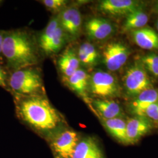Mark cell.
Wrapping results in <instances>:
<instances>
[{
	"label": "cell",
	"instance_id": "6da1fadb",
	"mask_svg": "<svg viewBox=\"0 0 158 158\" xmlns=\"http://www.w3.org/2000/svg\"><path fill=\"white\" fill-rule=\"evenodd\" d=\"M17 116L32 128L51 138L61 130L62 114L42 95L15 97Z\"/></svg>",
	"mask_w": 158,
	"mask_h": 158
},
{
	"label": "cell",
	"instance_id": "7a4b0ae2",
	"mask_svg": "<svg viewBox=\"0 0 158 158\" xmlns=\"http://www.w3.org/2000/svg\"><path fill=\"white\" fill-rule=\"evenodd\" d=\"M2 54L10 72L33 67L38 60L33 40L22 30L4 31Z\"/></svg>",
	"mask_w": 158,
	"mask_h": 158
},
{
	"label": "cell",
	"instance_id": "3957f363",
	"mask_svg": "<svg viewBox=\"0 0 158 158\" xmlns=\"http://www.w3.org/2000/svg\"><path fill=\"white\" fill-rule=\"evenodd\" d=\"M8 88L14 97L41 95L44 84L40 71L33 67H29L11 72Z\"/></svg>",
	"mask_w": 158,
	"mask_h": 158
},
{
	"label": "cell",
	"instance_id": "277c9868",
	"mask_svg": "<svg viewBox=\"0 0 158 158\" xmlns=\"http://www.w3.org/2000/svg\"><path fill=\"white\" fill-rule=\"evenodd\" d=\"M89 89L91 93L101 99L118 96L119 85L113 74L103 70H96L90 76Z\"/></svg>",
	"mask_w": 158,
	"mask_h": 158
},
{
	"label": "cell",
	"instance_id": "5b68a950",
	"mask_svg": "<svg viewBox=\"0 0 158 158\" xmlns=\"http://www.w3.org/2000/svg\"><path fill=\"white\" fill-rule=\"evenodd\" d=\"M124 83L130 96H138L142 91L152 88L146 70L139 63H135L127 69L124 77Z\"/></svg>",
	"mask_w": 158,
	"mask_h": 158
},
{
	"label": "cell",
	"instance_id": "8992f818",
	"mask_svg": "<svg viewBox=\"0 0 158 158\" xmlns=\"http://www.w3.org/2000/svg\"><path fill=\"white\" fill-rule=\"evenodd\" d=\"M51 145L56 158H71L79 137L70 129H61L51 136Z\"/></svg>",
	"mask_w": 158,
	"mask_h": 158
},
{
	"label": "cell",
	"instance_id": "52a82bcc",
	"mask_svg": "<svg viewBox=\"0 0 158 158\" xmlns=\"http://www.w3.org/2000/svg\"><path fill=\"white\" fill-rule=\"evenodd\" d=\"M130 55L129 49L120 42H111L102 52L103 62L110 71L115 72L122 68Z\"/></svg>",
	"mask_w": 158,
	"mask_h": 158
},
{
	"label": "cell",
	"instance_id": "ba28073f",
	"mask_svg": "<svg viewBox=\"0 0 158 158\" xmlns=\"http://www.w3.org/2000/svg\"><path fill=\"white\" fill-rule=\"evenodd\" d=\"M61 27L66 35L72 40L79 38L81 31V15L75 7L63 9L59 16Z\"/></svg>",
	"mask_w": 158,
	"mask_h": 158
},
{
	"label": "cell",
	"instance_id": "9c48e42d",
	"mask_svg": "<svg viewBox=\"0 0 158 158\" xmlns=\"http://www.w3.org/2000/svg\"><path fill=\"white\" fill-rule=\"evenodd\" d=\"M139 8V2L133 0H102L98 4L100 11L113 16H127Z\"/></svg>",
	"mask_w": 158,
	"mask_h": 158
},
{
	"label": "cell",
	"instance_id": "30bf717a",
	"mask_svg": "<svg viewBox=\"0 0 158 158\" xmlns=\"http://www.w3.org/2000/svg\"><path fill=\"white\" fill-rule=\"evenodd\" d=\"M127 145H134L152 130V123L146 117L135 116L126 121Z\"/></svg>",
	"mask_w": 158,
	"mask_h": 158
},
{
	"label": "cell",
	"instance_id": "8fae6325",
	"mask_svg": "<svg viewBox=\"0 0 158 158\" xmlns=\"http://www.w3.org/2000/svg\"><path fill=\"white\" fill-rule=\"evenodd\" d=\"M85 30L91 39L102 40L110 37L114 31L113 24L102 18H92L85 23Z\"/></svg>",
	"mask_w": 158,
	"mask_h": 158
},
{
	"label": "cell",
	"instance_id": "7c38bea8",
	"mask_svg": "<svg viewBox=\"0 0 158 158\" xmlns=\"http://www.w3.org/2000/svg\"><path fill=\"white\" fill-rule=\"evenodd\" d=\"M71 158H106L94 138L87 136L80 139Z\"/></svg>",
	"mask_w": 158,
	"mask_h": 158
},
{
	"label": "cell",
	"instance_id": "4fadbf2b",
	"mask_svg": "<svg viewBox=\"0 0 158 158\" xmlns=\"http://www.w3.org/2000/svg\"><path fill=\"white\" fill-rule=\"evenodd\" d=\"M91 104L93 109L103 120L121 118L123 115L122 108L114 100L97 98Z\"/></svg>",
	"mask_w": 158,
	"mask_h": 158
},
{
	"label": "cell",
	"instance_id": "5bb4252c",
	"mask_svg": "<svg viewBox=\"0 0 158 158\" xmlns=\"http://www.w3.org/2000/svg\"><path fill=\"white\" fill-rule=\"evenodd\" d=\"M158 102V90L153 88L148 89L136 96L130 103V111L136 116L142 117L144 111L148 107Z\"/></svg>",
	"mask_w": 158,
	"mask_h": 158
},
{
	"label": "cell",
	"instance_id": "9a60e30c",
	"mask_svg": "<svg viewBox=\"0 0 158 158\" xmlns=\"http://www.w3.org/2000/svg\"><path fill=\"white\" fill-rule=\"evenodd\" d=\"M80 62L73 48L69 47L59 56L57 60L58 68L63 77H70L79 69Z\"/></svg>",
	"mask_w": 158,
	"mask_h": 158
},
{
	"label": "cell",
	"instance_id": "2e32d148",
	"mask_svg": "<svg viewBox=\"0 0 158 158\" xmlns=\"http://www.w3.org/2000/svg\"><path fill=\"white\" fill-rule=\"evenodd\" d=\"M132 36L136 44L146 50H158V35L148 27H143L132 31Z\"/></svg>",
	"mask_w": 158,
	"mask_h": 158
},
{
	"label": "cell",
	"instance_id": "e0dca14e",
	"mask_svg": "<svg viewBox=\"0 0 158 158\" xmlns=\"http://www.w3.org/2000/svg\"><path fill=\"white\" fill-rule=\"evenodd\" d=\"M90 76L85 70L80 69L66 79L69 87L81 97L88 104L90 100L87 96Z\"/></svg>",
	"mask_w": 158,
	"mask_h": 158
},
{
	"label": "cell",
	"instance_id": "ac0fdd59",
	"mask_svg": "<svg viewBox=\"0 0 158 158\" xmlns=\"http://www.w3.org/2000/svg\"><path fill=\"white\" fill-rule=\"evenodd\" d=\"M102 125L108 132L117 141L127 145L126 121L122 118L102 119Z\"/></svg>",
	"mask_w": 158,
	"mask_h": 158
},
{
	"label": "cell",
	"instance_id": "d6986e66",
	"mask_svg": "<svg viewBox=\"0 0 158 158\" xmlns=\"http://www.w3.org/2000/svg\"><path fill=\"white\" fill-rule=\"evenodd\" d=\"M126 19L123 25L124 32L133 31L145 27L149 21L147 13L141 8L136 10L126 16Z\"/></svg>",
	"mask_w": 158,
	"mask_h": 158
},
{
	"label": "cell",
	"instance_id": "ffe728a7",
	"mask_svg": "<svg viewBox=\"0 0 158 158\" xmlns=\"http://www.w3.org/2000/svg\"><path fill=\"white\" fill-rule=\"evenodd\" d=\"M77 57L80 63L86 66H92L97 63L98 54L94 46L85 42L79 47Z\"/></svg>",
	"mask_w": 158,
	"mask_h": 158
},
{
	"label": "cell",
	"instance_id": "44dd1931",
	"mask_svg": "<svg viewBox=\"0 0 158 158\" xmlns=\"http://www.w3.org/2000/svg\"><path fill=\"white\" fill-rule=\"evenodd\" d=\"M60 25L59 17H53L47 25L45 30L40 34L39 39V45L42 50L45 52L48 46L53 38L56 29Z\"/></svg>",
	"mask_w": 158,
	"mask_h": 158
},
{
	"label": "cell",
	"instance_id": "7402d4cb",
	"mask_svg": "<svg viewBox=\"0 0 158 158\" xmlns=\"http://www.w3.org/2000/svg\"><path fill=\"white\" fill-rule=\"evenodd\" d=\"M66 35L64 33L60 24L59 27L57 28L53 38L51 40L44 52L48 55L58 52L62 48L64 44Z\"/></svg>",
	"mask_w": 158,
	"mask_h": 158
},
{
	"label": "cell",
	"instance_id": "603a6c76",
	"mask_svg": "<svg viewBox=\"0 0 158 158\" xmlns=\"http://www.w3.org/2000/svg\"><path fill=\"white\" fill-rule=\"evenodd\" d=\"M141 64L154 77L158 79V55L150 53L144 55L141 58Z\"/></svg>",
	"mask_w": 158,
	"mask_h": 158
},
{
	"label": "cell",
	"instance_id": "cb8c5ba5",
	"mask_svg": "<svg viewBox=\"0 0 158 158\" xmlns=\"http://www.w3.org/2000/svg\"><path fill=\"white\" fill-rule=\"evenodd\" d=\"M10 72L4 62L0 61V87L8 91H9L8 81Z\"/></svg>",
	"mask_w": 158,
	"mask_h": 158
},
{
	"label": "cell",
	"instance_id": "d4e9b609",
	"mask_svg": "<svg viewBox=\"0 0 158 158\" xmlns=\"http://www.w3.org/2000/svg\"><path fill=\"white\" fill-rule=\"evenodd\" d=\"M142 117L149 119L152 123L158 124V102L150 105L144 111Z\"/></svg>",
	"mask_w": 158,
	"mask_h": 158
},
{
	"label": "cell",
	"instance_id": "484cf974",
	"mask_svg": "<svg viewBox=\"0 0 158 158\" xmlns=\"http://www.w3.org/2000/svg\"><path fill=\"white\" fill-rule=\"evenodd\" d=\"M42 3L52 11H59L66 6L68 1L64 0H44Z\"/></svg>",
	"mask_w": 158,
	"mask_h": 158
},
{
	"label": "cell",
	"instance_id": "4316f807",
	"mask_svg": "<svg viewBox=\"0 0 158 158\" xmlns=\"http://www.w3.org/2000/svg\"><path fill=\"white\" fill-rule=\"evenodd\" d=\"M4 40V31H0V61L4 62V59L2 54V43Z\"/></svg>",
	"mask_w": 158,
	"mask_h": 158
},
{
	"label": "cell",
	"instance_id": "83f0119b",
	"mask_svg": "<svg viewBox=\"0 0 158 158\" xmlns=\"http://www.w3.org/2000/svg\"><path fill=\"white\" fill-rule=\"evenodd\" d=\"M155 10L158 12V2L156 3V6H155Z\"/></svg>",
	"mask_w": 158,
	"mask_h": 158
},
{
	"label": "cell",
	"instance_id": "f1b7e54d",
	"mask_svg": "<svg viewBox=\"0 0 158 158\" xmlns=\"http://www.w3.org/2000/svg\"><path fill=\"white\" fill-rule=\"evenodd\" d=\"M156 27L157 31H158V19L157 20V21H156Z\"/></svg>",
	"mask_w": 158,
	"mask_h": 158
},
{
	"label": "cell",
	"instance_id": "f546056e",
	"mask_svg": "<svg viewBox=\"0 0 158 158\" xmlns=\"http://www.w3.org/2000/svg\"><path fill=\"white\" fill-rule=\"evenodd\" d=\"M2 2V1H0V5H1V4Z\"/></svg>",
	"mask_w": 158,
	"mask_h": 158
}]
</instances>
